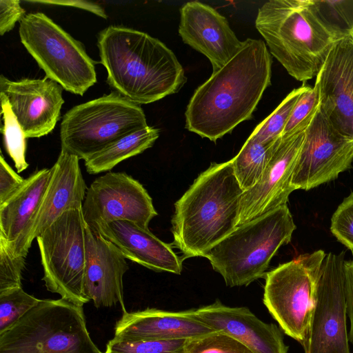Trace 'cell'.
Wrapping results in <instances>:
<instances>
[{
    "label": "cell",
    "instance_id": "cell-37",
    "mask_svg": "<svg viewBox=\"0 0 353 353\" xmlns=\"http://www.w3.org/2000/svg\"><path fill=\"white\" fill-rule=\"evenodd\" d=\"M29 3H42L52 6H61L73 7L82 9L88 12H92L98 17L107 19L108 15L105 10L99 4L94 2L81 0H38V1H26Z\"/></svg>",
    "mask_w": 353,
    "mask_h": 353
},
{
    "label": "cell",
    "instance_id": "cell-14",
    "mask_svg": "<svg viewBox=\"0 0 353 353\" xmlns=\"http://www.w3.org/2000/svg\"><path fill=\"white\" fill-rule=\"evenodd\" d=\"M50 171L45 193L29 225L12 246L3 243L14 255L26 257L32 241L59 216L67 210L82 208L88 187L79 159L61 150Z\"/></svg>",
    "mask_w": 353,
    "mask_h": 353
},
{
    "label": "cell",
    "instance_id": "cell-27",
    "mask_svg": "<svg viewBox=\"0 0 353 353\" xmlns=\"http://www.w3.org/2000/svg\"><path fill=\"white\" fill-rule=\"evenodd\" d=\"M3 124L1 132L3 136L5 149L14 163L17 172L25 170L29 164L26 160V137L17 117L13 113L7 97L0 92Z\"/></svg>",
    "mask_w": 353,
    "mask_h": 353
},
{
    "label": "cell",
    "instance_id": "cell-29",
    "mask_svg": "<svg viewBox=\"0 0 353 353\" xmlns=\"http://www.w3.org/2000/svg\"><path fill=\"white\" fill-rule=\"evenodd\" d=\"M187 339L127 340L113 338L103 353H184Z\"/></svg>",
    "mask_w": 353,
    "mask_h": 353
},
{
    "label": "cell",
    "instance_id": "cell-34",
    "mask_svg": "<svg viewBox=\"0 0 353 353\" xmlns=\"http://www.w3.org/2000/svg\"><path fill=\"white\" fill-rule=\"evenodd\" d=\"M330 231L339 242L353 251V192L344 199L333 214Z\"/></svg>",
    "mask_w": 353,
    "mask_h": 353
},
{
    "label": "cell",
    "instance_id": "cell-38",
    "mask_svg": "<svg viewBox=\"0 0 353 353\" xmlns=\"http://www.w3.org/2000/svg\"><path fill=\"white\" fill-rule=\"evenodd\" d=\"M347 316L350 328L348 334L349 341L353 345V259L347 261Z\"/></svg>",
    "mask_w": 353,
    "mask_h": 353
},
{
    "label": "cell",
    "instance_id": "cell-8",
    "mask_svg": "<svg viewBox=\"0 0 353 353\" xmlns=\"http://www.w3.org/2000/svg\"><path fill=\"white\" fill-rule=\"evenodd\" d=\"M20 41L46 77L63 90L83 96L97 82L95 62L82 43L42 12L19 21Z\"/></svg>",
    "mask_w": 353,
    "mask_h": 353
},
{
    "label": "cell",
    "instance_id": "cell-7",
    "mask_svg": "<svg viewBox=\"0 0 353 353\" xmlns=\"http://www.w3.org/2000/svg\"><path fill=\"white\" fill-rule=\"evenodd\" d=\"M146 126L140 105L112 92L75 105L63 115L60 125L61 150L85 161Z\"/></svg>",
    "mask_w": 353,
    "mask_h": 353
},
{
    "label": "cell",
    "instance_id": "cell-11",
    "mask_svg": "<svg viewBox=\"0 0 353 353\" xmlns=\"http://www.w3.org/2000/svg\"><path fill=\"white\" fill-rule=\"evenodd\" d=\"M347 261L326 254L319 277L305 353H350L347 330Z\"/></svg>",
    "mask_w": 353,
    "mask_h": 353
},
{
    "label": "cell",
    "instance_id": "cell-21",
    "mask_svg": "<svg viewBox=\"0 0 353 353\" xmlns=\"http://www.w3.org/2000/svg\"><path fill=\"white\" fill-rule=\"evenodd\" d=\"M199 321L194 310L180 312L147 308L123 312L114 327V338L127 340L188 339L214 332Z\"/></svg>",
    "mask_w": 353,
    "mask_h": 353
},
{
    "label": "cell",
    "instance_id": "cell-9",
    "mask_svg": "<svg viewBox=\"0 0 353 353\" xmlns=\"http://www.w3.org/2000/svg\"><path fill=\"white\" fill-rule=\"evenodd\" d=\"M325 252L299 255L266 272L263 301L288 336L299 343L307 334Z\"/></svg>",
    "mask_w": 353,
    "mask_h": 353
},
{
    "label": "cell",
    "instance_id": "cell-1",
    "mask_svg": "<svg viewBox=\"0 0 353 353\" xmlns=\"http://www.w3.org/2000/svg\"><path fill=\"white\" fill-rule=\"evenodd\" d=\"M272 63L264 41L247 39L240 52L194 91L185 128L215 142L250 119L271 84Z\"/></svg>",
    "mask_w": 353,
    "mask_h": 353
},
{
    "label": "cell",
    "instance_id": "cell-6",
    "mask_svg": "<svg viewBox=\"0 0 353 353\" xmlns=\"http://www.w3.org/2000/svg\"><path fill=\"white\" fill-rule=\"evenodd\" d=\"M0 353H103L92 340L83 306L41 299L0 334Z\"/></svg>",
    "mask_w": 353,
    "mask_h": 353
},
{
    "label": "cell",
    "instance_id": "cell-2",
    "mask_svg": "<svg viewBox=\"0 0 353 353\" xmlns=\"http://www.w3.org/2000/svg\"><path fill=\"white\" fill-rule=\"evenodd\" d=\"M97 47L108 83L137 104L176 93L186 82L185 71L174 52L145 32L109 26L99 33Z\"/></svg>",
    "mask_w": 353,
    "mask_h": 353
},
{
    "label": "cell",
    "instance_id": "cell-19",
    "mask_svg": "<svg viewBox=\"0 0 353 353\" xmlns=\"http://www.w3.org/2000/svg\"><path fill=\"white\" fill-rule=\"evenodd\" d=\"M85 266L83 290L97 308L118 303L127 312L123 301V277L129 267L126 258L110 241L85 223Z\"/></svg>",
    "mask_w": 353,
    "mask_h": 353
},
{
    "label": "cell",
    "instance_id": "cell-22",
    "mask_svg": "<svg viewBox=\"0 0 353 353\" xmlns=\"http://www.w3.org/2000/svg\"><path fill=\"white\" fill-rule=\"evenodd\" d=\"M112 243L124 256L156 272L180 274L182 259L168 244L129 221H115L94 229Z\"/></svg>",
    "mask_w": 353,
    "mask_h": 353
},
{
    "label": "cell",
    "instance_id": "cell-17",
    "mask_svg": "<svg viewBox=\"0 0 353 353\" xmlns=\"http://www.w3.org/2000/svg\"><path fill=\"white\" fill-rule=\"evenodd\" d=\"M63 90L46 77L19 81L0 77V92L7 97L26 138H39L52 131L64 103Z\"/></svg>",
    "mask_w": 353,
    "mask_h": 353
},
{
    "label": "cell",
    "instance_id": "cell-18",
    "mask_svg": "<svg viewBox=\"0 0 353 353\" xmlns=\"http://www.w3.org/2000/svg\"><path fill=\"white\" fill-rule=\"evenodd\" d=\"M179 34L183 43L205 55L213 72L223 68L244 46L225 17L208 4L194 1L180 9Z\"/></svg>",
    "mask_w": 353,
    "mask_h": 353
},
{
    "label": "cell",
    "instance_id": "cell-10",
    "mask_svg": "<svg viewBox=\"0 0 353 353\" xmlns=\"http://www.w3.org/2000/svg\"><path fill=\"white\" fill-rule=\"evenodd\" d=\"M85 227L82 208L71 209L36 238L47 290L81 306L90 301L83 290Z\"/></svg>",
    "mask_w": 353,
    "mask_h": 353
},
{
    "label": "cell",
    "instance_id": "cell-33",
    "mask_svg": "<svg viewBox=\"0 0 353 353\" xmlns=\"http://www.w3.org/2000/svg\"><path fill=\"white\" fill-rule=\"evenodd\" d=\"M26 257L14 255L0 243V293L21 288Z\"/></svg>",
    "mask_w": 353,
    "mask_h": 353
},
{
    "label": "cell",
    "instance_id": "cell-16",
    "mask_svg": "<svg viewBox=\"0 0 353 353\" xmlns=\"http://www.w3.org/2000/svg\"><path fill=\"white\" fill-rule=\"evenodd\" d=\"M314 87L319 108L330 123L353 139V34L334 43Z\"/></svg>",
    "mask_w": 353,
    "mask_h": 353
},
{
    "label": "cell",
    "instance_id": "cell-35",
    "mask_svg": "<svg viewBox=\"0 0 353 353\" xmlns=\"http://www.w3.org/2000/svg\"><path fill=\"white\" fill-rule=\"evenodd\" d=\"M26 179L18 174L6 162L2 153L0 157V205L3 204L23 185Z\"/></svg>",
    "mask_w": 353,
    "mask_h": 353
},
{
    "label": "cell",
    "instance_id": "cell-23",
    "mask_svg": "<svg viewBox=\"0 0 353 353\" xmlns=\"http://www.w3.org/2000/svg\"><path fill=\"white\" fill-rule=\"evenodd\" d=\"M50 168L32 173L21 188L0 205V243L12 246L25 232L47 188Z\"/></svg>",
    "mask_w": 353,
    "mask_h": 353
},
{
    "label": "cell",
    "instance_id": "cell-32",
    "mask_svg": "<svg viewBox=\"0 0 353 353\" xmlns=\"http://www.w3.org/2000/svg\"><path fill=\"white\" fill-rule=\"evenodd\" d=\"M319 105V94L314 87L307 85L294 105L281 137L306 128Z\"/></svg>",
    "mask_w": 353,
    "mask_h": 353
},
{
    "label": "cell",
    "instance_id": "cell-15",
    "mask_svg": "<svg viewBox=\"0 0 353 353\" xmlns=\"http://www.w3.org/2000/svg\"><path fill=\"white\" fill-rule=\"evenodd\" d=\"M306 128L281 137L259 181L242 194L237 227L287 205L295 190L291 181Z\"/></svg>",
    "mask_w": 353,
    "mask_h": 353
},
{
    "label": "cell",
    "instance_id": "cell-28",
    "mask_svg": "<svg viewBox=\"0 0 353 353\" xmlns=\"http://www.w3.org/2000/svg\"><path fill=\"white\" fill-rule=\"evenodd\" d=\"M307 85L294 89L265 119L260 123L250 137L263 143L274 142L281 137L298 99Z\"/></svg>",
    "mask_w": 353,
    "mask_h": 353
},
{
    "label": "cell",
    "instance_id": "cell-5",
    "mask_svg": "<svg viewBox=\"0 0 353 353\" xmlns=\"http://www.w3.org/2000/svg\"><path fill=\"white\" fill-rule=\"evenodd\" d=\"M295 229L284 205L239 225L204 257L227 286H247L265 277L271 259L291 241Z\"/></svg>",
    "mask_w": 353,
    "mask_h": 353
},
{
    "label": "cell",
    "instance_id": "cell-25",
    "mask_svg": "<svg viewBox=\"0 0 353 353\" xmlns=\"http://www.w3.org/2000/svg\"><path fill=\"white\" fill-rule=\"evenodd\" d=\"M280 139L263 143L249 137L239 152L231 159L235 176L243 192L259 181Z\"/></svg>",
    "mask_w": 353,
    "mask_h": 353
},
{
    "label": "cell",
    "instance_id": "cell-13",
    "mask_svg": "<svg viewBox=\"0 0 353 353\" xmlns=\"http://www.w3.org/2000/svg\"><path fill=\"white\" fill-rule=\"evenodd\" d=\"M353 139L338 132L319 108L305 130L291 181L294 189L308 190L333 181L351 167Z\"/></svg>",
    "mask_w": 353,
    "mask_h": 353
},
{
    "label": "cell",
    "instance_id": "cell-12",
    "mask_svg": "<svg viewBox=\"0 0 353 353\" xmlns=\"http://www.w3.org/2000/svg\"><path fill=\"white\" fill-rule=\"evenodd\" d=\"M82 212L85 222L92 230L120 220L149 230L150 221L157 215L143 185L125 172H114L101 175L91 183Z\"/></svg>",
    "mask_w": 353,
    "mask_h": 353
},
{
    "label": "cell",
    "instance_id": "cell-20",
    "mask_svg": "<svg viewBox=\"0 0 353 353\" xmlns=\"http://www.w3.org/2000/svg\"><path fill=\"white\" fill-rule=\"evenodd\" d=\"M194 316L214 331L225 333L252 353H288L280 327L259 319L247 307H230L219 300L194 309Z\"/></svg>",
    "mask_w": 353,
    "mask_h": 353
},
{
    "label": "cell",
    "instance_id": "cell-4",
    "mask_svg": "<svg viewBox=\"0 0 353 353\" xmlns=\"http://www.w3.org/2000/svg\"><path fill=\"white\" fill-rule=\"evenodd\" d=\"M255 26L269 52L295 79L316 77L336 41L310 0H270L258 10Z\"/></svg>",
    "mask_w": 353,
    "mask_h": 353
},
{
    "label": "cell",
    "instance_id": "cell-30",
    "mask_svg": "<svg viewBox=\"0 0 353 353\" xmlns=\"http://www.w3.org/2000/svg\"><path fill=\"white\" fill-rule=\"evenodd\" d=\"M40 301L26 292L22 287L0 293V334L17 322Z\"/></svg>",
    "mask_w": 353,
    "mask_h": 353
},
{
    "label": "cell",
    "instance_id": "cell-24",
    "mask_svg": "<svg viewBox=\"0 0 353 353\" xmlns=\"http://www.w3.org/2000/svg\"><path fill=\"white\" fill-rule=\"evenodd\" d=\"M159 136V130L149 125L126 135L85 160V170L90 174L111 170L121 161L151 148Z\"/></svg>",
    "mask_w": 353,
    "mask_h": 353
},
{
    "label": "cell",
    "instance_id": "cell-26",
    "mask_svg": "<svg viewBox=\"0 0 353 353\" xmlns=\"http://www.w3.org/2000/svg\"><path fill=\"white\" fill-rule=\"evenodd\" d=\"M310 5L336 40L353 34V1L310 0Z\"/></svg>",
    "mask_w": 353,
    "mask_h": 353
},
{
    "label": "cell",
    "instance_id": "cell-3",
    "mask_svg": "<svg viewBox=\"0 0 353 353\" xmlns=\"http://www.w3.org/2000/svg\"><path fill=\"white\" fill-rule=\"evenodd\" d=\"M241 189L232 160L213 163L174 203L171 231L182 260L204 257L238 225Z\"/></svg>",
    "mask_w": 353,
    "mask_h": 353
},
{
    "label": "cell",
    "instance_id": "cell-31",
    "mask_svg": "<svg viewBox=\"0 0 353 353\" xmlns=\"http://www.w3.org/2000/svg\"><path fill=\"white\" fill-rule=\"evenodd\" d=\"M184 353H252L229 335L217 331L186 340Z\"/></svg>",
    "mask_w": 353,
    "mask_h": 353
},
{
    "label": "cell",
    "instance_id": "cell-36",
    "mask_svg": "<svg viewBox=\"0 0 353 353\" xmlns=\"http://www.w3.org/2000/svg\"><path fill=\"white\" fill-rule=\"evenodd\" d=\"M18 0L0 1V34L12 30L15 23L20 21L26 15L25 10L20 6Z\"/></svg>",
    "mask_w": 353,
    "mask_h": 353
}]
</instances>
